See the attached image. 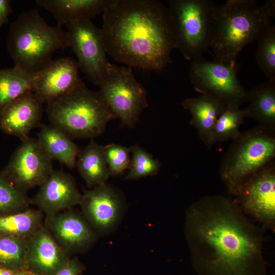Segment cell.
<instances>
[{"instance_id":"1","label":"cell","mask_w":275,"mask_h":275,"mask_svg":"<svg viewBox=\"0 0 275 275\" xmlns=\"http://www.w3.org/2000/svg\"><path fill=\"white\" fill-rule=\"evenodd\" d=\"M264 230L230 198H201L185 215L184 233L193 267L199 275H266Z\"/></svg>"},{"instance_id":"2","label":"cell","mask_w":275,"mask_h":275,"mask_svg":"<svg viewBox=\"0 0 275 275\" xmlns=\"http://www.w3.org/2000/svg\"><path fill=\"white\" fill-rule=\"evenodd\" d=\"M106 51L131 67L160 71L176 48L168 7L155 0H116L103 13L101 29Z\"/></svg>"},{"instance_id":"3","label":"cell","mask_w":275,"mask_h":275,"mask_svg":"<svg viewBox=\"0 0 275 275\" xmlns=\"http://www.w3.org/2000/svg\"><path fill=\"white\" fill-rule=\"evenodd\" d=\"M274 15V0L262 6L255 0H228L215 6L209 47L215 60L236 64L240 52L271 25Z\"/></svg>"},{"instance_id":"4","label":"cell","mask_w":275,"mask_h":275,"mask_svg":"<svg viewBox=\"0 0 275 275\" xmlns=\"http://www.w3.org/2000/svg\"><path fill=\"white\" fill-rule=\"evenodd\" d=\"M69 47L68 32L48 24L36 9L22 13L11 24L8 51L15 66L30 74L48 65L56 51Z\"/></svg>"},{"instance_id":"5","label":"cell","mask_w":275,"mask_h":275,"mask_svg":"<svg viewBox=\"0 0 275 275\" xmlns=\"http://www.w3.org/2000/svg\"><path fill=\"white\" fill-rule=\"evenodd\" d=\"M46 112L52 125L71 138L93 139L116 118L99 93L91 91L82 81L47 103Z\"/></svg>"},{"instance_id":"6","label":"cell","mask_w":275,"mask_h":275,"mask_svg":"<svg viewBox=\"0 0 275 275\" xmlns=\"http://www.w3.org/2000/svg\"><path fill=\"white\" fill-rule=\"evenodd\" d=\"M274 158L275 132L259 126L240 132L222 158L220 178L229 194L235 196L249 180L274 162Z\"/></svg>"},{"instance_id":"7","label":"cell","mask_w":275,"mask_h":275,"mask_svg":"<svg viewBox=\"0 0 275 275\" xmlns=\"http://www.w3.org/2000/svg\"><path fill=\"white\" fill-rule=\"evenodd\" d=\"M176 48L186 60L202 56L209 47L215 7L211 0H168Z\"/></svg>"},{"instance_id":"8","label":"cell","mask_w":275,"mask_h":275,"mask_svg":"<svg viewBox=\"0 0 275 275\" xmlns=\"http://www.w3.org/2000/svg\"><path fill=\"white\" fill-rule=\"evenodd\" d=\"M98 86V92L120 119L121 126L133 127L148 103L146 90L135 79L132 67L110 63Z\"/></svg>"},{"instance_id":"9","label":"cell","mask_w":275,"mask_h":275,"mask_svg":"<svg viewBox=\"0 0 275 275\" xmlns=\"http://www.w3.org/2000/svg\"><path fill=\"white\" fill-rule=\"evenodd\" d=\"M239 68L237 63L209 61L201 56L191 60L189 77L197 92L212 97L226 105L240 106L248 101L249 92L238 78Z\"/></svg>"},{"instance_id":"10","label":"cell","mask_w":275,"mask_h":275,"mask_svg":"<svg viewBox=\"0 0 275 275\" xmlns=\"http://www.w3.org/2000/svg\"><path fill=\"white\" fill-rule=\"evenodd\" d=\"M70 47L77 58L79 68L88 79L99 85L109 62L101 29L91 20H82L66 24Z\"/></svg>"},{"instance_id":"11","label":"cell","mask_w":275,"mask_h":275,"mask_svg":"<svg viewBox=\"0 0 275 275\" xmlns=\"http://www.w3.org/2000/svg\"><path fill=\"white\" fill-rule=\"evenodd\" d=\"M241 211L261 225L275 230V164L249 180L233 200Z\"/></svg>"},{"instance_id":"12","label":"cell","mask_w":275,"mask_h":275,"mask_svg":"<svg viewBox=\"0 0 275 275\" xmlns=\"http://www.w3.org/2000/svg\"><path fill=\"white\" fill-rule=\"evenodd\" d=\"M53 171L52 160L37 139L29 137L15 150L3 173L14 186L26 193L40 186Z\"/></svg>"},{"instance_id":"13","label":"cell","mask_w":275,"mask_h":275,"mask_svg":"<svg viewBox=\"0 0 275 275\" xmlns=\"http://www.w3.org/2000/svg\"><path fill=\"white\" fill-rule=\"evenodd\" d=\"M79 205L82 215L95 233L102 235L117 227L125 208L121 193L106 183L86 190Z\"/></svg>"},{"instance_id":"14","label":"cell","mask_w":275,"mask_h":275,"mask_svg":"<svg viewBox=\"0 0 275 275\" xmlns=\"http://www.w3.org/2000/svg\"><path fill=\"white\" fill-rule=\"evenodd\" d=\"M45 227L68 253L87 251L94 243L96 233L82 215L73 211L46 216Z\"/></svg>"},{"instance_id":"15","label":"cell","mask_w":275,"mask_h":275,"mask_svg":"<svg viewBox=\"0 0 275 275\" xmlns=\"http://www.w3.org/2000/svg\"><path fill=\"white\" fill-rule=\"evenodd\" d=\"M79 69L76 61L70 57L52 60L35 75L33 93L47 103L69 92L82 81Z\"/></svg>"},{"instance_id":"16","label":"cell","mask_w":275,"mask_h":275,"mask_svg":"<svg viewBox=\"0 0 275 275\" xmlns=\"http://www.w3.org/2000/svg\"><path fill=\"white\" fill-rule=\"evenodd\" d=\"M33 201L46 216L70 210L79 205L81 194L73 177L54 170L40 186Z\"/></svg>"},{"instance_id":"17","label":"cell","mask_w":275,"mask_h":275,"mask_svg":"<svg viewBox=\"0 0 275 275\" xmlns=\"http://www.w3.org/2000/svg\"><path fill=\"white\" fill-rule=\"evenodd\" d=\"M43 102L33 92L17 98L0 111V128L23 141L40 122Z\"/></svg>"},{"instance_id":"18","label":"cell","mask_w":275,"mask_h":275,"mask_svg":"<svg viewBox=\"0 0 275 275\" xmlns=\"http://www.w3.org/2000/svg\"><path fill=\"white\" fill-rule=\"evenodd\" d=\"M26 264L41 275H54L69 259L45 226L26 240Z\"/></svg>"},{"instance_id":"19","label":"cell","mask_w":275,"mask_h":275,"mask_svg":"<svg viewBox=\"0 0 275 275\" xmlns=\"http://www.w3.org/2000/svg\"><path fill=\"white\" fill-rule=\"evenodd\" d=\"M116 0H37L36 3L50 12L58 25L91 20L103 13Z\"/></svg>"},{"instance_id":"20","label":"cell","mask_w":275,"mask_h":275,"mask_svg":"<svg viewBox=\"0 0 275 275\" xmlns=\"http://www.w3.org/2000/svg\"><path fill=\"white\" fill-rule=\"evenodd\" d=\"M188 111L192 118L190 124L197 129L201 140L208 148L212 147L211 139L215 122L226 104L208 95L201 94L196 98H188L181 103Z\"/></svg>"},{"instance_id":"21","label":"cell","mask_w":275,"mask_h":275,"mask_svg":"<svg viewBox=\"0 0 275 275\" xmlns=\"http://www.w3.org/2000/svg\"><path fill=\"white\" fill-rule=\"evenodd\" d=\"M37 140L52 160H58L70 169L75 167L79 150L72 138L62 130L53 125H43Z\"/></svg>"},{"instance_id":"22","label":"cell","mask_w":275,"mask_h":275,"mask_svg":"<svg viewBox=\"0 0 275 275\" xmlns=\"http://www.w3.org/2000/svg\"><path fill=\"white\" fill-rule=\"evenodd\" d=\"M249 92V105L245 108L247 118L258 126L275 132V80L261 83Z\"/></svg>"},{"instance_id":"23","label":"cell","mask_w":275,"mask_h":275,"mask_svg":"<svg viewBox=\"0 0 275 275\" xmlns=\"http://www.w3.org/2000/svg\"><path fill=\"white\" fill-rule=\"evenodd\" d=\"M76 165L80 176L90 187L105 184L110 175L103 146L93 139L79 151Z\"/></svg>"},{"instance_id":"24","label":"cell","mask_w":275,"mask_h":275,"mask_svg":"<svg viewBox=\"0 0 275 275\" xmlns=\"http://www.w3.org/2000/svg\"><path fill=\"white\" fill-rule=\"evenodd\" d=\"M35 75L20 68L0 69V111L22 96L33 92Z\"/></svg>"},{"instance_id":"25","label":"cell","mask_w":275,"mask_h":275,"mask_svg":"<svg viewBox=\"0 0 275 275\" xmlns=\"http://www.w3.org/2000/svg\"><path fill=\"white\" fill-rule=\"evenodd\" d=\"M42 222V212L29 208L0 216V233L27 239L43 225Z\"/></svg>"},{"instance_id":"26","label":"cell","mask_w":275,"mask_h":275,"mask_svg":"<svg viewBox=\"0 0 275 275\" xmlns=\"http://www.w3.org/2000/svg\"><path fill=\"white\" fill-rule=\"evenodd\" d=\"M247 118L245 109L234 105H226L218 117L211 135L212 146L219 142L233 140L240 133L239 129Z\"/></svg>"},{"instance_id":"27","label":"cell","mask_w":275,"mask_h":275,"mask_svg":"<svg viewBox=\"0 0 275 275\" xmlns=\"http://www.w3.org/2000/svg\"><path fill=\"white\" fill-rule=\"evenodd\" d=\"M130 149L132 156L125 179L136 180L157 174L161 166L158 159L139 145L132 146Z\"/></svg>"},{"instance_id":"28","label":"cell","mask_w":275,"mask_h":275,"mask_svg":"<svg viewBox=\"0 0 275 275\" xmlns=\"http://www.w3.org/2000/svg\"><path fill=\"white\" fill-rule=\"evenodd\" d=\"M256 57L269 79L275 80V27L269 26L258 38Z\"/></svg>"},{"instance_id":"29","label":"cell","mask_w":275,"mask_h":275,"mask_svg":"<svg viewBox=\"0 0 275 275\" xmlns=\"http://www.w3.org/2000/svg\"><path fill=\"white\" fill-rule=\"evenodd\" d=\"M31 202L25 192L14 186L3 173L0 174V212L24 211Z\"/></svg>"},{"instance_id":"30","label":"cell","mask_w":275,"mask_h":275,"mask_svg":"<svg viewBox=\"0 0 275 275\" xmlns=\"http://www.w3.org/2000/svg\"><path fill=\"white\" fill-rule=\"evenodd\" d=\"M26 240L0 234V264L19 267L26 264Z\"/></svg>"},{"instance_id":"31","label":"cell","mask_w":275,"mask_h":275,"mask_svg":"<svg viewBox=\"0 0 275 275\" xmlns=\"http://www.w3.org/2000/svg\"><path fill=\"white\" fill-rule=\"evenodd\" d=\"M103 150L110 175L119 176L129 168L130 147L113 143L103 146Z\"/></svg>"},{"instance_id":"32","label":"cell","mask_w":275,"mask_h":275,"mask_svg":"<svg viewBox=\"0 0 275 275\" xmlns=\"http://www.w3.org/2000/svg\"><path fill=\"white\" fill-rule=\"evenodd\" d=\"M85 269L84 265L77 257L69 259L54 275H80Z\"/></svg>"},{"instance_id":"33","label":"cell","mask_w":275,"mask_h":275,"mask_svg":"<svg viewBox=\"0 0 275 275\" xmlns=\"http://www.w3.org/2000/svg\"><path fill=\"white\" fill-rule=\"evenodd\" d=\"M12 11L10 1L0 0V27L8 22V16Z\"/></svg>"},{"instance_id":"34","label":"cell","mask_w":275,"mask_h":275,"mask_svg":"<svg viewBox=\"0 0 275 275\" xmlns=\"http://www.w3.org/2000/svg\"><path fill=\"white\" fill-rule=\"evenodd\" d=\"M0 275H14V274L10 270L0 268Z\"/></svg>"},{"instance_id":"35","label":"cell","mask_w":275,"mask_h":275,"mask_svg":"<svg viewBox=\"0 0 275 275\" xmlns=\"http://www.w3.org/2000/svg\"><path fill=\"white\" fill-rule=\"evenodd\" d=\"M14 275H34V274L26 271H19Z\"/></svg>"},{"instance_id":"36","label":"cell","mask_w":275,"mask_h":275,"mask_svg":"<svg viewBox=\"0 0 275 275\" xmlns=\"http://www.w3.org/2000/svg\"><path fill=\"white\" fill-rule=\"evenodd\" d=\"M266 275H268V274H266Z\"/></svg>"}]
</instances>
